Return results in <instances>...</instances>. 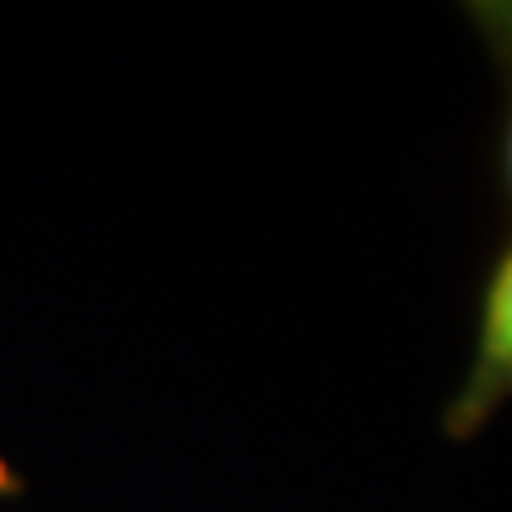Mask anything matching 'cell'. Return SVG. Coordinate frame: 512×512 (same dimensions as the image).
<instances>
[{
    "mask_svg": "<svg viewBox=\"0 0 512 512\" xmlns=\"http://www.w3.org/2000/svg\"><path fill=\"white\" fill-rule=\"evenodd\" d=\"M512 402V231L495 244L474 286L470 359L453 397L444 402L440 431L453 444L483 436L491 419Z\"/></svg>",
    "mask_w": 512,
    "mask_h": 512,
    "instance_id": "cell-1",
    "label": "cell"
},
{
    "mask_svg": "<svg viewBox=\"0 0 512 512\" xmlns=\"http://www.w3.org/2000/svg\"><path fill=\"white\" fill-rule=\"evenodd\" d=\"M470 30L483 43V52L500 82V120H495V184L512 210V0H466L461 5Z\"/></svg>",
    "mask_w": 512,
    "mask_h": 512,
    "instance_id": "cell-2",
    "label": "cell"
},
{
    "mask_svg": "<svg viewBox=\"0 0 512 512\" xmlns=\"http://www.w3.org/2000/svg\"><path fill=\"white\" fill-rule=\"evenodd\" d=\"M18 491H22V478L13 474V466L5 457H0V495H18Z\"/></svg>",
    "mask_w": 512,
    "mask_h": 512,
    "instance_id": "cell-3",
    "label": "cell"
}]
</instances>
